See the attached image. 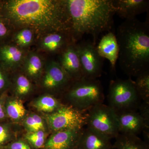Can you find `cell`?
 <instances>
[{"label": "cell", "instance_id": "6da1fadb", "mask_svg": "<svg viewBox=\"0 0 149 149\" xmlns=\"http://www.w3.org/2000/svg\"><path fill=\"white\" fill-rule=\"evenodd\" d=\"M0 13L11 28L31 29L35 34L70 33L66 0L0 1Z\"/></svg>", "mask_w": 149, "mask_h": 149}, {"label": "cell", "instance_id": "7a4b0ae2", "mask_svg": "<svg viewBox=\"0 0 149 149\" xmlns=\"http://www.w3.org/2000/svg\"><path fill=\"white\" fill-rule=\"evenodd\" d=\"M120 68L127 76L137 77L149 70V22L125 19L117 27Z\"/></svg>", "mask_w": 149, "mask_h": 149}, {"label": "cell", "instance_id": "3957f363", "mask_svg": "<svg viewBox=\"0 0 149 149\" xmlns=\"http://www.w3.org/2000/svg\"><path fill=\"white\" fill-rule=\"evenodd\" d=\"M66 2L74 42L88 34L93 37L95 46L101 33L111 31L116 14L112 0H66Z\"/></svg>", "mask_w": 149, "mask_h": 149}, {"label": "cell", "instance_id": "277c9868", "mask_svg": "<svg viewBox=\"0 0 149 149\" xmlns=\"http://www.w3.org/2000/svg\"><path fill=\"white\" fill-rule=\"evenodd\" d=\"M65 97L70 102L69 105L84 112L103 104L105 99L103 88L100 80L85 78L73 81Z\"/></svg>", "mask_w": 149, "mask_h": 149}, {"label": "cell", "instance_id": "5b68a950", "mask_svg": "<svg viewBox=\"0 0 149 149\" xmlns=\"http://www.w3.org/2000/svg\"><path fill=\"white\" fill-rule=\"evenodd\" d=\"M107 100L108 105L115 111L138 110L142 101L136 91L134 81L130 77L111 80Z\"/></svg>", "mask_w": 149, "mask_h": 149}, {"label": "cell", "instance_id": "8992f818", "mask_svg": "<svg viewBox=\"0 0 149 149\" xmlns=\"http://www.w3.org/2000/svg\"><path fill=\"white\" fill-rule=\"evenodd\" d=\"M86 127L111 139L119 134V127L114 110L108 105L100 104L86 112Z\"/></svg>", "mask_w": 149, "mask_h": 149}, {"label": "cell", "instance_id": "52a82bcc", "mask_svg": "<svg viewBox=\"0 0 149 149\" xmlns=\"http://www.w3.org/2000/svg\"><path fill=\"white\" fill-rule=\"evenodd\" d=\"M86 112L69 105H63L47 117L49 126L54 131L80 130L86 125Z\"/></svg>", "mask_w": 149, "mask_h": 149}, {"label": "cell", "instance_id": "ba28073f", "mask_svg": "<svg viewBox=\"0 0 149 149\" xmlns=\"http://www.w3.org/2000/svg\"><path fill=\"white\" fill-rule=\"evenodd\" d=\"M83 78L97 79L103 72L104 59L100 56L96 46L90 41L76 44Z\"/></svg>", "mask_w": 149, "mask_h": 149}, {"label": "cell", "instance_id": "9c48e42d", "mask_svg": "<svg viewBox=\"0 0 149 149\" xmlns=\"http://www.w3.org/2000/svg\"><path fill=\"white\" fill-rule=\"evenodd\" d=\"M119 133L138 136L143 133L145 141L149 142V125L146 124L138 110H127L115 111Z\"/></svg>", "mask_w": 149, "mask_h": 149}, {"label": "cell", "instance_id": "30bf717a", "mask_svg": "<svg viewBox=\"0 0 149 149\" xmlns=\"http://www.w3.org/2000/svg\"><path fill=\"white\" fill-rule=\"evenodd\" d=\"M45 65V73L43 80L44 87L50 90L60 91L68 86L72 79L58 61H51Z\"/></svg>", "mask_w": 149, "mask_h": 149}, {"label": "cell", "instance_id": "8fae6325", "mask_svg": "<svg viewBox=\"0 0 149 149\" xmlns=\"http://www.w3.org/2000/svg\"><path fill=\"white\" fill-rule=\"evenodd\" d=\"M58 63L73 81L83 79V74L76 44L69 45L60 54Z\"/></svg>", "mask_w": 149, "mask_h": 149}, {"label": "cell", "instance_id": "7c38bea8", "mask_svg": "<svg viewBox=\"0 0 149 149\" xmlns=\"http://www.w3.org/2000/svg\"><path fill=\"white\" fill-rule=\"evenodd\" d=\"M72 43L75 42L70 33L52 32L42 36L39 46L49 53L60 54Z\"/></svg>", "mask_w": 149, "mask_h": 149}, {"label": "cell", "instance_id": "4fadbf2b", "mask_svg": "<svg viewBox=\"0 0 149 149\" xmlns=\"http://www.w3.org/2000/svg\"><path fill=\"white\" fill-rule=\"evenodd\" d=\"M112 4L116 14L125 19L149 11L148 0H112Z\"/></svg>", "mask_w": 149, "mask_h": 149}, {"label": "cell", "instance_id": "5bb4252c", "mask_svg": "<svg viewBox=\"0 0 149 149\" xmlns=\"http://www.w3.org/2000/svg\"><path fill=\"white\" fill-rule=\"evenodd\" d=\"M83 129L63 130L55 132L46 143V149H74L78 145Z\"/></svg>", "mask_w": 149, "mask_h": 149}, {"label": "cell", "instance_id": "9a60e30c", "mask_svg": "<svg viewBox=\"0 0 149 149\" xmlns=\"http://www.w3.org/2000/svg\"><path fill=\"white\" fill-rule=\"evenodd\" d=\"M25 56L24 50L13 44H0V64L8 71L22 65Z\"/></svg>", "mask_w": 149, "mask_h": 149}, {"label": "cell", "instance_id": "2e32d148", "mask_svg": "<svg viewBox=\"0 0 149 149\" xmlns=\"http://www.w3.org/2000/svg\"><path fill=\"white\" fill-rule=\"evenodd\" d=\"M99 54L110 63L111 70L115 72L116 65L119 56V47L116 35L110 31L104 35L96 47Z\"/></svg>", "mask_w": 149, "mask_h": 149}, {"label": "cell", "instance_id": "e0dca14e", "mask_svg": "<svg viewBox=\"0 0 149 149\" xmlns=\"http://www.w3.org/2000/svg\"><path fill=\"white\" fill-rule=\"evenodd\" d=\"M110 140L91 128L84 127L77 146L82 149H112Z\"/></svg>", "mask_w": 149, "mask_h": 149}, {"label": "cell", "instance_id": "ac0fdd59", "mask_svg": "<svg viewBox=\"0 0 149 149\" xmlns=\"http://www.w3.org/2000/svg\"><path fill=\"white\" fill-rule=\"evenodd\" d=\"M115 139L113 149H149V143L137 136L119 133Z\"/></svg>", "mask_w": 149, "mask_h": 149}, {"label": "cell", "instance_id": "d6986e66", "mask_svg": "<svg viewBox=\"0 0 149 149\" xmlns=\"http://www.w3.org/2000/svg\"><path fill=\"white\" fill-rule=\"evenodd\" d=\"M22 65L27 75L35 78L42 72L45 64L43 58L40 54L31 52L25 56Z\"/></svg>", "mask_w": 149, "mask_h": 149}, {"label": "cell", "instance_id": "ffe728a7", "mask_svg": "<svg viewBox=\"0 0 149 149\" xmlns=\"http://www.w3.org/2000/svg\"><path fill=\"white\" fill-rule=\"evenodd\" d=\"M35 32L29 28L19 29L13 37L15 45L23 49L31 45L35 39Z\"/></svg>", "mask_w": 149, "mask_h": 149}, {"label": "cell", "instance_id": "44dd1931", "mask_svg": "<svg viewBox=\"0 0 149 149\" xmlns=\"http://www.w3.org/2000/svg\"><path fill=\"white\" fill-rule=\"evenodd\" d=\"M134 81L137 93L141 101L149 100V70L137 76Z\"/></svg>", "mask_w": 149, "mask_h": 149}, {"label": "cell", "instance_id": "7402d4cb", "mask_svg": "<svg viewBox=\"0 0 149 149\" xmlns=\"http://www.w3.org/2000/svg\"><path fill=\"white\" fill-rule=\"evenodd\" d=\"M5 109L6 115L12 119H19L25 114V109L24 106L18 100H9L7 101L6 99Z\"/></svg>", "mask_w": 149, "mask_h": 149}, {"label": "cell", "instance_id": "603a6c76", "mask_svg": "<svg viewBox=\"0 0 149 149\" xmlns=\"http://www.w3.org/2000/svg\"><path fill=\"white\" fill-rule=\"evenodd\" d=\"M62 105L56 98L49 95L41 97L34 105L38 110L48 113L54 112Z\"/></svg>", "mask_w": 149, "mask_h": 149}, {"label": "cell", "instance_id": "cb8c5ba5", "mask_svg": "<svg viewBox=\"0 0 149 149\" xmlns=\"http://www.w3.org/2000/svg\"><path fill=\"white\" fill-rule=\"evenodd\" d=\"M31 84L29 79L23 75H19L15 80V91L19 95H27L31 89Z\"/></svg>", "mask_w": 149, "mask_h": 149}, {"label": "cell", "instance_id": "d4e9b609", "mask_svg": "<svg viewBox=\"0 0 149 149\" xmlns=\"http://www.w3.org/2000/svg\"><path fill=\"white\" fill-rule=\"evenodd\" d=\"M11 27L0 13V44L6 42L11 32Z\"/></svg>", "mask_w": 149, "mask_h": 149}, {"label": "cell", "instance_id": "484cf974", "mask_svg": "<svg viewBox=\"0 0 149 149\" xmlns=\"http://www.w3.org/2000/svg\"><path fill=\"white\" fill-rule=\"evenodd\" d=\"M8 71L0 64V96L6 93V88L8 86Z\"/></svg>", "mask_w": 149, "mask_h": 149}, {"label": "cell", "instance_id": "4316f807", "mask_svg": "<svg viewBox=\"0 0 149 149\" xmlns=\"http://www.w3.org/2000/svg\"><path fill=\"white\" fill-rule=\"evenodd\" d=\"M10 132L8 127L6 124L0 123V149L5 146V145L9 140Z\"/></svg>", "mask_w": 149, "mask_h": 149}, {"label": "cell", "instance_id": "83f0119b", "mask_svg": "<svg viewBox=\"0 0 149 149\" xmlns=\"http://www.w3.org/2000/svg\"><path fill=\"white\" fill-rule=\"evenodd\" d=\"M138 111L147 124L149 125V100L142 101Z\"/></svg>", "mask_w": 149, "mask_h": 149}, {"label": "cell", "instance_id": "f1b7e54d", "mask_svg": "<svg viewBox=\"0 0 149 149\" xmlns=\"http://www.w3.org/2000/svg\"><path fill=\"white\" fill-rule=\"evenodd\" d=\"M1 149H32L29 145L22 141H17L4 146Z\"/></svg>", "mask_w": 149, "mask_h": 149}, {"label": "cell", "instance_id": "f546056e", "mask_svg": "<svg viewBox=\"0 0 149 149\" xmlns=\"http://www.w3.org/2000/svg\"><path fill=\"white\" fill-rule=\"evenodd\" d=\"M6 99V93H5L0 96V123L5 119L6 114L5 109V103Z\"/></svg>", "mask_w": 149, "mask_h": 149}, {"label": "cell", "instance_id": "4dcf8cb0", "mask_svg": "<svg viewBox=\"0 0 149 149\" xmlns=\"http://www.w3.org/2000/svg\"><path fill=\"white\" fill-rule=\"evenodd\" d=\"M25 124L29 130L34 132H36L40 130L32 116H29L26 118L25 120Z\"/></svg>", "mask_w": 149, "mask_h": 149}, {"label": "cell", "instance_id": "1f68e13d", "mask_svg": "<svg viewBox=\"0 0 149 149\" xmlns=\"http://www.w3.org/2000/svg\"><path fill=\"white\" fill-rule=\"evenodd\" d=\"M45 139V134L42 130L34 132V133L29 134L27 137V140L28 141L31 140H37Z\"/></svg>", "mask_w": 149, "mask_h": 149}, {"label": "cell", "instance_id": "d6a6232c", "mask_svg": "<svg viewBox=\"0 0 149 149\" xmlns=\"http://www.w3.org/2000/svg\"><path fill=\"white\" fill-rule=\"evenodd\" d=\"M33 119L35 120L37 126L40 130H41L44 128V124L42 118L37 114H34L32 116Z\"/></svg>", "mask_w": 149, "mask_h": 149}, {"label": "cell", "instance_id": "836d02e7", "mask_svg": "<svg viewBox=\"0 0 149 149\" xmlns=\"http://www.w3.org/2000/svg\"><path fill=\"white\" fill-rule=\"evenodd\" d=\"M73 149H82L80 148H79V147L78 146H77V147H75V148H74Z\"/></svg>", "mask_w": 149, "mask_h": 149}]
</instances>
